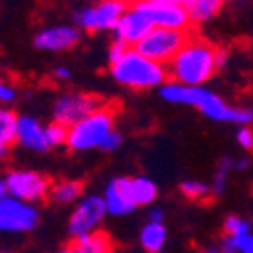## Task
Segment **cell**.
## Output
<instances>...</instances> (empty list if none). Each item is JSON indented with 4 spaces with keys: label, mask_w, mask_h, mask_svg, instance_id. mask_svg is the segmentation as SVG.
<instances>
[{
    "label": "cell",
    "mask_w": 253,
    "mask_h": 253,
    "mask_svg": "<svg viewBox=\"0 0 253 253\" xmlns=\"http://www.w3.org/2000/svg\"><path fill=\"white\" fill-rule=\"evenodd\" d=\"M120 146H122V134H120L118 130H114L108 138L103 140V144L99 146V150H101V152H116Z\"/></svg>",
    "instance_id": "26"
},
{
    "label": "cell",
    "mask_w": 253,
    "mask_h": 253,
    "mask_svg": "<svg viewBox=\"0 0 253 253\" xmlns=\"http://www.w3.org/2000/svg\"><path fill=\"white\" fill-rule=\"evenodd\" d=\"M79 43V31L75 27H51L35 37V47L43 51H67Z\"/></svg>",
    "instance_id": "14"
},
{
    "label": "cell",
    "mask_w": 253,
    "mask_h": 253,
    "mask_svg": "<svg viewBox=\"0 0 253 253\" xmlns=\"http://www.w3.org/2000/svg\"><path fill=\"white\" fill-rule=\"evenodd\" d=\"M57 253H81V251H79V247L75 245V241L71 239V241H69V243H67L65 247H61V249H59Z\"/></svg>",
    "instance_id": "31"
},
{
    "label": "cell",
    "mask_w": 253,
    "mask_h": 253,
    "mask_svg": "<svg viewBox=\"0 0 253 253\" xmlns=\"http://www.w3.org/2000/svg\"><path fill=\"white\" fill-rule=\"evenodd\" d=\"M180 193L188 201H201V199H211V195H213V186L199 182V180H184L180 184Z\"/></svg>",
    "instance_id": "22"
},
{
    "label": "cell",
    "mask_w": 253,
    "mask_h": 253,
    "mask_svg": "<svg viewBox=\"0 0 253 253\" xmlns=\"http://www.w3.org/2000/svg\"><path fill=\"white\" fill-rule=\"evenodd\" d=\"M140 243L146 249V253H160V249L166 243V227L164 223H152L148 221L142 227Z\"/></svg>",
    "instance_id": "17"
},
{
    "label": "cell",
    "mask_w": 253,
    "mask_h": 253,
    "mask_svg": "<svg viewBox=\"0 0 253 253\" xmlns=\"http://www.w3.org/2000/svg\"><path fill=\"white\" fill-rule=\"evenodd\" d=\"M193 39L191 31H174V29H154L150 35H146L136 49L156 63L168 65L182 49L188 41Z\"/></svg>",
    "instance_id": "6"
},
{
    "label": "cell",
    "mask_w": 253,
    "mask_h": 253,
    "mask_svg": "<svg viewBox=\"0 0 253 253\" xmlns=\"http://www.w3.org/2000/svg\"><path fill=\"white\" fill-rule=\"evenodd\" d=\"M203 253H219V251H215V249H207V251H203Z\"/></svg>",
    "instance_id": "37"
},
{
    "label": "cell",
    "mask_w": 253,
    "mask_h": 253,
    "mask_svg": "<svg viewBox=\"0 0 253 253\" xmlns=\"http://www.w3.org/2000/svg\"><path fill=\"white\" fill-rule=\"evenodd\" d=\"M231 168H235V162L231 160L229 156L221 160L219 168H217V172H215V178H213V195H221L223 193V188H225V182H227V176H229V170Z\"/></svg>",
    "instance_id": "23"
},
{
    "label": "cell",
    "mask_w": 253,
    "mask_h": 253,
    "mask_svg": "<svg viewBox=\"0 0 253 253\" xmlns=\"http://www.w3.org/2000/svg\"><path fill=\"white\" fill-rule=\"evenodd\" d=\"M73 241H75V245L79 247L81 253H112L114 251L112 237L105 233V231H95V233H91V235L77 237Z\"/></svg>",
    "instance_id": "18"
},
{
    "label": "cell",
    "mask_w": 253,
    "mask_h": 253,
    "mask_svg": "<svg viewBox=\"0 0 253 253\" xmlns=\"http://www.w3.org/2000/svg\"><path fill=\"white\" fill-rule=\"evenodd\" d=\"M128 49H130L128 45L120 43V41H114L112 47H110V55H108V59H110V65H112V63H116L118 59H122V57H124V53L128 51Z\"/></svg>",
    "instance_id": "28"
},
{
    "label": "cell",
    "mask_w": 253,
    "mask_h": 253,
    "mask_svg": "<svg viewBox=\"0 0 253 253\" xmlns=\"http://www.w3.org/2000/svg\"><path fill=\"white\" fill-rule=\"evenodd\" d=\"M18 120L12 110H2L0 112V154H8V146L18 142Z\"/></svg>",
    "instance_id": "16"
},
{
    "label": "cell",
    "mask_w": 253,
    "mask_h": 253,
    "mask_svg": "<svg viewBox=\"0 0 253 253\" xmlns=\"http://www.w3.org/2000/svg\"><path fill=\"white\" fill-rule=\"evenodd\" d=\"M39 225V211L10 195L0 197V229L10 233H27Z\"/></svg>",
    "instance_id": "10"
},
{
    "label": "cell",
    "mask_w": 253,
    "mask_h": 253,
    "mask_svg": "<svg viewBox=\"0 0 253 253\" xmlns=\"http://www.w3.org/2000/svg\"><path fill=\"white\" fill-rule=\"evenodd\" d=\"M14 97H16V89L4 81L2 85H0V101H2V103H12Z\"/></svg>",
    "instance_id": "29"
},
{
    "label": "cell",
    "mask_w": 253,
    "mask_h": 253,
    "mask_svg": "<svg viewBox=\"0 0 253 253\" xmlns=\"http://www.w3.org/2000/svg\"><path fill=\"white\" fill-rule=\"evenodd\" d=\"M132 8L140 10L154 25V29H174V31H191V14L184 4L156 2V0H138Z\"/></svg>",
    "instance_id": "7"
},
{
    "label": "cell",
    "mask_w": 253,
    "mask_h": 253,
    "mask_svg": "<svg viewBox=\"0 0 253 253\" xmlns=\"http://www.w3.org/2000/svg\"><path fill=\"white\" fill-rule=\"evenodd\" d=\"M239 253H253V233L239 237Z\"/></svg>",
    "instance_id": "30"
},
{
    "label": "cell",
    "mask_w": 253,
    "mask_h": 253,
    "mask_svg": "<svg viewBox=\"0 0 253 253\" xmlns=\"http://www.w3.org/2000/svg\"><path fill=\"white\" fill-rule=\"evenodd\" d=\"M249 166V160L247 158H241V160H235V168L237 170H245V168Z\"/></svg>",
    "instance_id": "34"
},
{
    "label": "cell",
    "mask_w": 253,
    "mask_h": 253,
    "mask_svg": "<svg viewBox=\"0 0 253 253\" xmlns=\"http://www.w3.org/2000/svg\"><path fill=\"white\" fill-rule=\"evenodd\" d=\"M81 195H83V182L81 180H59V182H53L49 197L55 203L69 205V203L77 201Z\"/></svg>",
    "instance_id": "20"
},
{
    "label": "cell",
    "mask_w": 253,
    "mask_h": 253,
    "mask_svg": "<svg viewBox=\"0 0 253 253\" xmlns=\"http://www.w3.org/2000/svg\"><path fill=\"white\" fill-rule=\"evenodd\" d=\"M160 95L168 103L193 105L201 114H205L207 118L215 122H233V124L247 126L253 120V110L231 108L219 95H215L213 91H207L203 87H188V85H180V83H174V81H166L160 87Z\"/></svg>",
    "instance_id": "2"
},
{
    "label": "cell",
    "mask_w": 253,
    "mask_h": 253,
    "mask_svg": "<svg viewBox=\"0 0 253 253\" xmlns=\"http://www.w3.org/2000/svg\"><path fill=\"white\" fill-rule=\"evenodd\" d=\"M150 221H152V223H162V221H164V213H162L160 209L152 211V213H150Z\"/></svg>",
    "instance_id": "33"
},
{
    "label": "cell",
    "mask_w": 253,
    "mask_h": 253,
    "mask_svg": "<svg viewBox=\"0 0 253 253\" xmlns=\"http://www.w3.org/2000/svg\"><path fill=\"white\" fill-rule=\"evenodd\" d=\"M237 142H239L241 148H245L247 152H253V130L247 128V126L239 128V132H237Z\"/></svg>",
    "instance_id": "27"
},
{
    "label": "cell",
    "mask_w": 253,
    "mask_h": 253,
    "mask_svg": "<svg viewBox=\"0 0 253 253\" xmlns=\"http://www.w3.org/2000/svg\"><path fill=\"white\" fill-rule=\"evenodd\" d=\"M130 6H126L118 0H101L99 4L81 8L73 14V20L79 29L87 33H97V31H114L122 16L128 12Z\"/></svg>",
    "instance_id": "9"
},
{
    "label": "cell",
    "mask_w": 253,
    "mask_h": 253,
    "mask_svg": "<svg viewBox=\"0 0 253 253\" xmlns=\"http://www.w3.org/2000/svg\"><path fill=\"white\" fill-rule=\"evenodd\" d=\"M47 138H49L51 148H53V146L67 144V140H69V128H67V126H63V124H59V122H51L47 126Z\"/></svg>",
    "instance_id": "24"
},
{
    "label": "cell",
    "mask_w": 253,
    "mask_h": 253,
    "mask_svg": "<svg viewBox=\"0 0 253 253\" xmlns=\"http://www.w3.org/2000/svg\"><path fill=\"white\" fill-rule=\"evenodd\" d=\"M156 2H170V4H188L191 2V0H156Z\"/></svg>",
    "instance_id": "35"
},
{
    "label": "cell",
    "mask_w": 253,
    "mask_h": 253,
    "mask_svg": "<svg viewBox=\"0 0 253 253\" xmlns=\"http://www.w3.org/2000/svg\"><path fill=\"white\" fill-rule=\"evenodd\" d=\"M108 103L103 97L93 93H65L61 95L53 105V122H59L63 126H75L83 118L91 116L93 112L101 110Z\"/></svg>",
    "instance_id": "8"
},
{
    "label": "cell",
    "mask_w": 253,
    "mask_h": 253,
    "mask_svg": "<svg viewBox=\"0 0 253 253\" xmlns=\"http://www.w3.org/2000/svg\"><path fill=\"white\" fill-rule=\"evenodd\" d=\"M105 215H108V205L103 197H85L69 217L71 239L95 233Z\"/></svg>",
    "instance_id": "11"
},
{
    "label": "cell",
    "mask_w": 253,
    "mask_h": 253,
    "mask_svg": "<svg viewBox=\"0 0 253 253\" xmlns=\"http://www.w3.org/2000/svg\"><path fill=\"white\" fill-rule=\"evenodd\" d=\"M116 112H118V105L108 101L101 110L93 112L91 116L83 118L81 122L71 126L67 146L73 152H85L91 148H99L103 140L114 132Z\"/></svg>",
    "instance_id": "4"
},
{
    "label": "cell",
    "mask_w": 253,
    "mask_h": 253,
    "mask_svg": "<svg viewBox=\"0 0 253 253\" xmlns=\"http://www.w3.org/2000/svg\"><path fill=\"white\" fill-rule=\"evenodd\" d=\"M112 253H116V251H112Z\"/></svg>",
    "instance_id": "38"
},
{
    "label": "cell",
    "mask_w": 253,
    "mask_h": 253,
    "mask_svg": "<svg viewBox=\"0 0 253 253\" xmlns=\"http://www.w3.org/2000/svg\"><path fill=\"white\" fill-rule=\"evenodd\" d=\"M18 144L33 152H47L51 148L47 128H43L35 118L31 116H20L18 120Z\"/></svg>",
    "instance_id": "15"
},
{
    "label": "cell",
    "mask_w": 253,
    "mask_h": 253,
    "mask_svg": "<svg viewBox=\"0 0 253 253\" xmlns=\"http://www.w3.org/2000/svg\"><path fill=\"white\" fill-rule=\"evenodd\" d=\"M112 77L124 87L130 89H150L162 87L168 79V67L162 63H156L148 57H144L136 47H130L124 53L122 59L110 65Z\"/></svg>",
    "instance_id": "3"
},
{
    "label": "cell",
    "mask_w": 253,
    "mask_h": 253,
    "mask_svg": "<svg viewBox=\"0 0 253 253\" xmlns=\"http://www.w3.org/2000/svg\"><path fill=\"white\" fill-rule=\"evenodd\" d=\"M223 231H225V235H233V237H243L249 233V223L235 217V215H231L225 219L223 223Z\"/></svg>",
    "instance_id": "25"
},
{
    "label": "cell",
    "mask_w": 253,
    "mask_h": 253,
    "mask_svg": "<svg viewBox=\"0 0 253 253\" xmlns=\"http://www.w3.org/2000/svg\"><path fill=\"white\" fill-rule=\"evenodd\" d=\"M103 199L108 205V213L110 215H126L132 213L138 207L134 201V193H132V178H114L103 191Z\"/></svg>",
    "instance_id": "13"
},
{
    "label": "cell",
    "mask_w": 253,
    "mask_h": 253,
    "mask_svg": "<svg viewBox=\"0 0 253 253\" xmlns=\"http://www.w3.org/2000/svg\"><path fill=\"white\" fill-rule=\"evenodd\" d=\"M118 2H122V4H126V6H132L134 2H138V0H118Z\"/></svg>",
    "instance_id": "36"
},
{
    "label": "cell",
    "mask_w": 253,
    "mask_h": 253,
    "mask_svg": "<svg viewBox=\"0 0 253 253\" xmlns=\"http://www.w3.org/2000/svg\"><path fill=\"white\" fill-rule=\"evenodd\" d=\"M154 31V25L150 23L148 18H146L140 10L136 8H128V12H126L122 16V20L118 23V27L114 29V41H120V43L128 45V47H136L140 41L150 35Z\"/></svg>",
    "instance_id": "12"
},
{
    "label": "cell",
    "mask_w": 253,
    "mask_h": 253,
    "mask_svg": "<svg viewBox=\"0 0 253 253\" xmlns=\"http://www.w3.org/2000/svg\"><path fill=\"white\" fill-rule=\"evenodd\" d=\"M53 180L35 170H10L0 182V197L10 195L18 201L39 203L51 195Z\"/></svg>",
    "instance_id": "5"
},
{
    "label": "cell",
    "mask_w": 253,
    "mask_h": 253,
    "mask_svg": "<svg viewBox=\"0 0 253 253\" xmlns=\"http://www.w3.org/2000/svg\"><path fill=\"white\" fill-rule=\"evenodd\" d=\"M227 59V53L209 43L207 39L193 37L184 49L168 63V79H172L174 83L188 87H201L203 83H207L211 77L215 75V71L223 65Z\"/></svg>",
    "instance_id": "1"
},
{
    "label": "cell",
    "mask_w": 253,
    "mask_h": 253,
    "mask_svg": "<svg viewBox=\"0 0 253 253\" xmlns=\"http://www.w3.org/2000/svg\"><path fill=\"white\" fill-rule=\"evenodd\" d=\"M69 75H71V73H69L67 67H57V69H55V77H57V79H69Z\"/></svg>",
    "instance_id": "32"
},
{
    "label": "cell",
    "mask_w": 253,
    "mask_h": 253,
    "mask_svg": "<svg viewBox=\"0 0 253 253\" xmlns=\"http://www.w3.org/2000/svg\"><path fill=\"white\" fill-rule=\"evenodd\" d=\"M225 0H191L186 4L188 14H191L193 25H201L207 23L209 18H213L221 8H223Z\"/></svg>",
    "instance_id": "19"
},
{
    "label": "cell",
    "mask_w": 253,
    "mask_h": 253,
    "mask_svg": "<svg viewBox=\"0 0 253 253\" xmlns=\"http://www.w3.org/2000/svg\"><path fill=\"white\" fill-rule=\"evenodd\" d=\"M132 193H134V201H136L138 207L150 205L158 197V186L150 178L136 176V178H132Z\"/></svg>",
    "instance_id": "21"
}]
</instances>
